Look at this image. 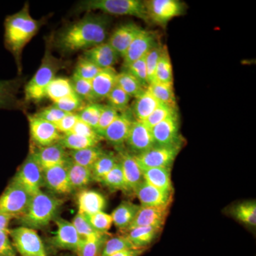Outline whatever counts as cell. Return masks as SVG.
Masks as SVG:
<instances>
[{"instance_id": "1", "label": "cell", "mask_w": 256, "mask_h": 256, "mask_svg": "<svg viewBox=\"0 0 256 256\" xmlns=\"http://www.w3.org/2000/svg\"><path fill=\"white\" fill-rule=\"evenodd\" d=\"M110 22L107 15L87 13L60 32L56 38V46L64 53H70L98 46L105 42Z\"/></svg>"}, {"instance_id": "2", "label": "cell", "mask_w": 256, "mask_h": 256, "mask_svg": "<svg viewBox=\"0 0 256 256\" xmlns=\"http://www.w3.org/2000/svg\"><path fill=\"white\" fill-rule=\"evenodd\" d=\"M42 26V21L34 18L26 4L22 9L5 18L4 43L6 50L14 56L18 68L21 67L23 48L31 41Z\"/></svg>"}, {"instance_id": "3", "label": "cell", "mask_w": 256, "mask_h": 256, "mask_svg": "<svg viewBox=\"0 0 256 256\" xmlns=\"http://www.w3.org/2000/svg\"><path fill=\"white\" fill-rule=\"evenodd\" d=\"M63 204L62 198L41 191L32 196L28 210L16 220L22 226L34 230L44 228L55 220Z\"/></svg>"}, {"instance_id": "4", "label": "cell", "mask_w": 256, "mask_h": 256, "mask_svg": "<svg viewBox=\"0 0 256 256\" xmlns=\"http://www.w3.org/2000/svg\"><path fill=\"white\" fill-rule=\"evenodd\" d=\"M64 67L63 62L52 54L50 46L46 45L41 66L25 86V100L38 102L45 98L46 88Z\"/></svg>"}, {"instance_id": "5", "label": "cell", "mask_w": 256, "mask_h": 256, "mask_svg": "<svg viewBox=\"0 0 256 256\" xmlns=\"http://www.w3.org/2000/svg\"><path fill=\"white\" fill-rule=\"evenodd\" d=\"M80 11H100L104 14L117 16H132L149 21L144 2L140 0H88L82 2Z\"/></svg>"}, {"instance_id": "6", "label": "cell", "mask_w": 256, "mask_h": 256, "mask_svg": "<svg viewBox=\"0 0 256 256\" xmlns=\"http://www.w3.org/2000/svg\"><path fill=\"white\" fill-rule=\"evenodd\" d=\"M32 198L28 191L12 178L0 195V212L16 220L28 210Z\"/></svg>"}, {"instance_id": "7", "label": "cell", "mask_w": 256, "mask_h": 256, "mask_svg": "<svg viewBox=\"0 0 256 256\" xmlns=\"http://www.w3.org/2000/svg\"><path fill=\"white\" fill-rule=\"evenodd\" d=\"M10 236L15 250L22 256H46V248L36 230L20 226L10 229Z\"/></svg>"}, {"instance_id": "8", "label": "cell", "mask_w": 256, "mask_h": 256, "mask_svg": "<svg viewBox=\"0 0 256 256\" xmlns=\"http://www.w3.org/2000/svg\"><path fill=\"white\" fill-rule=\"evenodd\" d=\"M182 144L173 146H154L142 154L134 156L141 169L169 168L171 169Z\"/></svg>"}, {"instance_id": "9", "label": "cell", "mask_w": 256, "mask_h": 256, "mask_svg": "<svg viewBox=\"0 0 256 256\" xmlns=\"http://www.w3.org/2000/svg\"><path fill=\"white\" fill-rule=\"evenodd\" d=\"M144 2L148 20L161 26L182 14L185 10L184 4L178 0H149Z\"/></svg>"}, {"instance_id": "10", "label": "cell", "mask_w": 256, "mask_h": 256, "mask_svg": "<svg viewBox=\"0 0 256 256\" xmlns=\"http://www.w3.org/2000/svg\"><path fill=\"white\" fill-rule=\"evenodd\" d=\"M13 180L20 184L32 196L42 191L44 186V170L32 152L24 162Z\"/></svg>"}, {"instance_id": "11", "label": "cell", "mask_w": 256, "mask_h": 256, "mask_svg": "<svg viewBox=\"0 0 256 256\" xmlns=\"http://www.w3.org/2000/svg\"><path fill=\"white\" fill-rule=\"evenodd\" d=\"M28 120L32 140L40 148L60 142L62 134L57 130L54 124L34 114L28 116Z\"/></svg>"}, {"instance_id": "12", "label": "cell", "mask_w": 256, "mask_h": 256, "mask_svg": "<svg viewBox=\"0 0 256 256\" xmlns=\"http://www.w3.org/2000/svg\"><path fill=\"white\" fill-rule=\"evenodd\" d=\"M156 146L182 144L178 112L162 121L151 129Z\"/></svg>"}, {"instance_id": "13", "label": "cell", "mask_w": 256, "mask_h": 256, "mask_svg": "<svg viewBox=\"0 0 256 256\" xmlns=\"http://www.w3.org/2000/svg\"><path fill=\"white\" fill-rule=\"evenodd\" d=\"M131 110L120 112L114 122L108 126L101 134V138L105 139L107 142L114 144L117 148H121L129 134L130 130L134 120Z\"/></svg>"}, {"instance_id": "14", "label": "cell", "mask_w": 256, "mask_h": 256, "mask_svg": "<svg viewBox=\"0 0 256 256\" xmlns=\"http://www.w3.org/2000/svg\"><path fill=\"white\" fill-rule=\"evenodd\" d=\"M126 143L134 156L142 154L156 146L150 128L144 122L136 120L132 122Z\"/></svg>"}, {"instance_id": "15", "label": "cell", "mask_w": 256, "mask_h": 256, "mask_svg": "<svg viewBox=\"0 0 256 256\" xmlns=\"http://www.w3.org/2000/svg\"><path fill=\"white\" fill-rule=\"evenodd\" d=\"M170 204L160 206H140L137 214L130 226V229L140 226H150L161 230L169 214Z\"/></svg>"}, {"instance_id": "16", "label": "cell", "mask_w": 256, "mask_h": 256, "mask_svg": "<svg viewBox=\"0 0 256 256\" xmlns=\"http://www.w3.org/2000/svg\"><path fill=\"white\" fill-rule=\"evenodd\" d=\"M56 230L50 239V244L57 248L70 250L76 252L82 242L73 224L64 218H55Z\"/></svg>"}, {"instance_id": "17", "label": "cell", "mask_w": 256, "mask_h": 256, "mask_svg": "<svg viewBox=\"0 0 256 256\" xmlns=\"http://www.w3.org/2000/svg\"><path fill=\"white\" fill-rule=\"evenodd\" d=\"M32 152L43 170L66 164L70 160L66 149L60 142L47 146H38V149Z\"/></svg>"}, {"instance_id": "18", "label": "cell", "mask_w": 256, "mask_h": 256, "mask_svg": "<svg viewBox=\"0 0 256 256\" xmlns=\"http://www.w3.org/2000/svg\"><path fill=\"white\" fill-rule=\"evenodd\" d=\"M70 161L66 164L44 170V186H46L56 194L67 195L73 192L68 176V165Z\"/></svg>"}, {"instance_id": "19", "label": "cell", "mask_w": 256, "mask_h": 256, "mask_svg": "<svg viewBox=\"0 0 256 256\" xmlns=\"http://www.w3.org/2000/svg\"><path fill=\"white\" fill-rule=\"evenodd\" d=\"M156 44L158 43L156 35L150 31L142 30L133 40L122 57L124 67L136 60L144 58L148 52Z\"/></svg>"}, {"instance_id": "20", "label": "cell", "mask_w": 256, "mask_h": 256, "mask_svg": "<svg viewBox=\"0 0 256 256\" xmlns=\"http://www.w3.org/2000/svg\"><path fill=\"white\" fill-rule=\"evenodd\" d=\"M143 30L133 22L124 24L116 28L109 37L108 43L122 58L133 40Z\"/></svg>"}, {"instance_id": "21", "label": "cell", "mask_w": 256, "mask_h": 256, "mask_svg": "<svg viewBox=\"0 0 256 256\" xmlns=\"http://www.w3.org/2000/svg\"><path fill=\"white\" fill-rule=\"evenodd\" d=\"M134 194L141 206H160L171 204L173 192L162 191L143 181L134 190Z\"/></svg>"}, {"instance_id": "22", "label": "cell", "mask_w": 256, "mask_h": 256, "mask_svg": "<svg viewBox=\"0 0 256 256\" xmlns=\"http://www.w3.org/2000/svg\"><path fill=\"white\" fill-rule=\"evenodd\" d=\"M119 151V161L122 166L124 180L130 193L134 192L138 185L144 181L142 170L138 164L136 156L129 152L118 148Z\"/></svg>"}, {"instance_id": "23", "label": "cell", "mask_w": 256, "mask_h": 256, "mask_svg": "<svg viewBox=\"0 0 256 256\" xmlns=\"http://www.w3.org/2000/svg\"><path fill=\"white\" fill-rule=\"evenodd\" d=\"M117 72L114 67L102 69L92 80V96L96 102L107 98L117 82Z\"/></svg>"}, {"instance_id": "24", "label": "cell", "mask_w": 256, "mask_h": 256, "mask_svg": "<svg viewBox=\"0 0 256 256\" xmlns=\"http://www.w3.org/2000/svg\"><path fill=\"white\" fill-rule=\"evenodd\" d=\"M82 56L101 69L111 68L117 63L120 56L108 42L84 50Z\"/></svg>"}, {"instance_id": "25", "label": "cell", "mask_w": 256, "mask_h": 256, "mask_svg": "<svg viewBox=\"0 0 256 256\" xmlns=\"http://www.w3.org/2000/svg\"><path fill=\"white\" fill-rule=\"evenodd\" d=\"M78 213L84 215L92 214L104 212L107 204L105 196L95 190H82L77 196Z\"/></svg>"}, {"instance_id": "26", "label": "cell", "mask_w": 256, "mask_h": 256, "mask_svg": "<svg viewBox=\"0 0 256 256\" xmlns=\"http://www.w3.org/2000/svg\"><path fill=\"white\" fill-rule=\"evenodd\" d=\"M142 170L143 180L146 183L162 191L173 192L171 169L169 168H144Z\"/></svg>"}, {"instance_id": "27", "label": "cell", "mask_w": 256, "mask_h": 256, "mask_svg": "<svg viewBox=\"0 0 256 256\" xmlns=\"http://www.w3.org/2000/svg\"><path fill=\"white\" fill-rule=\"evenodd\" d=\"M140 206V205L136 204L130 202H121L110 214L112 218V223L116 226V228L127 232L137 214Z\"/></svg>"}, {"instance_id": "28", "label": "cell", "mask_w": 256, "mask_h": 256, "mask_svg": "<svg viewBox=\"0 0 256 256\" xmlns=\"http://www.w3.org/2000/svg\"><path fill=\"white\" fill-rule=\"evenodd\" d=\"M161 104V102L156 100V98L146 89L142 95L136 98L131 112L136 120L143 122Z\"/></svg>"}, {"instance_id": "29", "label": "cell", "mask_w": 256, "mask_h": 256, "mask_svg": "<svg viewBox=\"0 0 256 256\" xmlns=\"http://www.w3.org/2000/svg\"><path fill=\"white\" fill-rule=\"evenodd\" d=\"M68 176L72 192L85 190L92 181V170L76 164L72 160L68 165Z\"/></svg>"}, {"instance_id": "30", "label": "cell", "mask_w": 256, "mask_h": 256, "mask_svg": "<svg viewBox=\"0 0 256 256\" xmlns=\"http://www.w3.org/2000/svg\"><path fill=\"white\" fill-rule=\"evenodd\" d=\"M160 230L150 226H140L128 230V239L136 248H148L156 238Z\"/></svg>"}, {"instance_id": "31", "label": "cell", "mask_w": 256, "mask_h": 256, "mask_svg": "<svg viewBox=\"0 0 256 256\" xmlns=\"http://www.w3.org/2000/svg\"><path fill=\"white\" fill-rule=\"evenodd\" d=\"M110 236L108 233L99 234L82 239L76 252L78 256H100L104 244Z\"/></svg>"}, {"instance_id": "32", "label": "cell", "mask_w": 256, "mask_h": 256, "mask_svg": "<svg viewBox=\"0 0 256 256\" xmlns=\"http://www.w3.org/2000/svg\"><path fill=\"white\" fill-rule=\"evenodd\" d=\"M105 152L98 146L80 150L70 151L69 156L73 162L92 170L96 162Z\"/></svg>"}, {"instance_id": "33", "label": "cell", "mask_w": 256, "mask_h": 256, "mask_svg": "<svg viewBox=\"0 0 256 256\" xmlns=\"http://www.w3.org/2000/svg\"><path fill=\"white\" fill-rule=\"evenodd\" d=\"M119 162L118 156L112 152H105L92 166V181L100 182L109 172Z\"/></svg>"}, {"instance_id": "34", "label": "cell", "mask_w": 256, "mask_h": 256, "mask_svg": "<svg viewBox=\"0 0 256 256\" xmlns=\"http://www.w3.org/2000/svg\"><path fill=\"white\" fill-rule=\"evenodd\" d=\"M146 89L161 104L176 109V98H175L173 82L164 84V82H154L150 84Z\"/></svg>"}, {"instance_id": "35", "label": "cell", "mask_w": 256, "mask_h": 256, "mask_svg": "<svg viewBox=\"0 0 256 256\" xmlns=\"http://www.w3.org/2000/svg\"><path fill=\"white\" fill-rule=\"evenodd\" d=\"M74 92L70 78L56 77L46 88L45 97L53 101V104Z\"/></svg>"}, {"instance_id": "36", "label": "cell", "mask_w": 256, "mask_h": 256, "mask_svg": "<svg viewBox=\"0 0 256 256\" xmlns=\"http://www.w3.org/2000/svg\"><path fill=\"white\" fill-rule=\"evenodd\" d=\"M18 82L0 80V109L13 108L16 106Z\"/></svg>"}, {"instance_id": "37", "label": "cell", "mask_w": 256, "mask_h": 256, "mask_svg": "<svg viewBox=\"0 0 256 256\" xmlns=\"http://www.w3.org/2000/svg\"><path fill=\"white\" fill-rule=\"evenodd\" d=\"M100 183L108 188L110 191H121L124 193H130L120 161L112 170L104 176Z\"/></svg>"}, {"instance_id": "38", "label": "cell", "mask_w": 256, "mask_h": 256, "mask_svg": "<svg viewBox=\"0 0 256 256\" xmlns=\"http://www.w3.org/2000/svg\"><path fill=\"white\" fill-rule=\"evenodd\" d=\"M116 85L120 88L128 95L134 98H137L140 96L142 95L146 89L140 84L137 79L126 70H122L121 73L118 74Z\"/></svg>"}, {"instance_id": "39", "label": "cell", "mask_w": 256, "mask_h": 256, "mask_svg": "<svg viewBox=\"0 0 256 256\" xmlns=\"http://www.w3.org/2000/svg\"><path fill=\"white\" fill-rule=\"evenodd\" d=\"M100 141L92 138L82 137L78 134L67 133L64 134L60 138V142L65 149L70 150V151L80 150L86 148H92L98 146Z\"/></svg>"}, {"instance_id": "40", "label": "cell", "mask_w": 256, "mask_h": 256, "mask_svg": "<svg viewBox=\"0 0 256 256\" xmlns=\"http://www.w3.org/2000/svg\"><path fill=\"white\" fill-rule=\"evenodd\" d=\"M154 82L172 84L173 82V69L168 50L163 48L154 74Z\"/></svg>"}, {"instance_id": "41", "label": "cell", "mask_w": 256, "mask_h": 256, "mask_svg": "<svg viewBox=\"0 0 256 256\" xmlns=\"http://www.w3.org/2000/svg\"><path fill=\"white\" fill-rule=\"evenodd\" d=\"M233 214L239 222L246 225L255 226L256 225V202H247L237 205L234 208Z\"/></svg>"}, {"instance_id": "42", "label": "cell", "mask_w": 256, "mask_h": 256, "mask_svg": "<svg viewBox=\"0 0 256 256\" xmlns=\"http://www.w3.org/2000/svg\"><path fill=\"white\" fill-rule=\"evenodd\" d=\"M136 248L126 236L109 237L104 244L100 256H110L126 249Z\"/></svg>"}, {"instance_id": "43", "label": "cell", "mask_w": 256, "mask_h": 256, "mask_svg": "<svg viewBox=\"0 0 256 256\" xmlns=\"http://www.w3.org/2000/svg\"><path fill=\"white\" fill-rule=\"evenodd\" d=\"M102 106L104 105L99 102L88 104L82 110L77 112L79 119L82 120V122H86L96 130L100 118Z\"/></svg>"}, {"instance_id": "44", "label": "cell", "mask_w": 256, "mask_h": 256, "mask_svg": "<svg viewBox=\"0 0 256 256\" xmlns=\"http://www.w3.org/2000/svg\"><path fill=\"white\" fill-rule=\"evenodd\" d=\"M70 80L74 92L80 99L88 104L96 102L92 96V80L79 78L74 74Z\"/></svg>"}, {"instance_id": "45", "label": "cell", "mask_w": 256, "mask_h": 256, "mask_svg": "<svg viewBox=\"0 0 256 256\" xmlns=\"http://www.w3.org/2000/svg\"><path fill=\"white\" fill-rule=\"evenodd\" d=\"M108 105L110 106L118 112L127 110L131 97L124 92L117 85L111 90L107 97Z\"/></svg>"}, {"instance_id": "46", "label": "cell", "mask_w": 256, "mask_h": 256, "mask_svg": "<svg viewBox=\"0 0 256 256\" xmlns=\"http://www.w3.org/2000/svg\"><path fill=\"white\" fill-rule=\"evenodd\" d=\"M101 70L102 69L82 56L77 62L74 75L86 80H92Z\"/></svg>"}, {"instance_id": "47", "label": "cell", "mask_w": 256, "mask_h": 256, "mask_svg": "<svg viewBox=\"0 0 256 256\" xmlns=\"http://www.w3.org/2000/svg\"><path fill=\"white\" fill-rule=\"evenodd\" d=\"M92 228L100 234L108 233L112 224L110 214L104 212H98L92 214L85 215Z\"/></svg>"}, {"instance_id": "48", "label": "cell", "mask_w": 256, "mask_h": 256, "mask_svg": "<svg viewBox=\"0 0 256 256\" xmlns=\"http://www.w3.org/2000/svg\"><path fill=\"white\" fill-rule=\"evenodd\" d=\"M53 105L66 114H76V112H79L86 106L85 102L74 92L54 102Z\"/></svg>"}, {"instance_id": "49", "label": "cell", "mask_w": 256, "mask_h": 256, "mask_svg": "<svg viewBox=\"0 0 256 256\" xmlns=\"http://www.w3.org/2000/svg\"><path fill=\"white\" fill-rule=\"evenodd\" d=\"M124 70L134 77L144 88L149 86L148 79V72L146 63V56L124 67Z\"/></svg>"}, {"instance_id": "50", "label": "cell", "mask_w": 256, "mask_h": 256, "mask_svg": "<svg viewBox=\"0 0 256 256\" xmlns=\"http://www.w3.org/2000/svg\"><path fill=\"white\" fill-rule=\"evenodd\" d=\"M162 50L163 46L158 44L146 56V72H148L149 85L154 82L156 66H158V62L161 56Z\"/></svg>"}, {"instance_id": "51", "label": "cell", "mask_w": 256, "mask_h": 256, "mask_svg": "<svg viewBox=\"0 0 256 256\" xmlns=\"http://www.w3.org/2000/svg\"><path fill=\"white\" fill-rule=\"evenodd\" d=\"M178 112V109L173 108L164 104H162L159 107L156 108V110L153 111L152 114L143 121L150 129L156 124H159L162 121L164 120L173 114Z\"/></svg>"}, {"instance_id": "52", "label": "cell", "mask_w": 256, "mask_h": 256, "mask_svg": "<svg viewBox=\"0 0 256 256\" xmlns=\"http://www.w3.org/2000/svg\"><path fill=\"white\" fill-rule=\"evenodd\" d=\"M72 223L76 230L77 233L78 234L79 236L82 239L89 238L100 234L92 228L85 215L78 212L74 216Z\"/></svg>"}, {"instance_id": "53", "label": "cell", "mask_w": 256, "mask_h": 256, "mask_svg": "<svg viewBox=\"0 0 256 256\" xmlns=\"http://www.w3.org/2000/svg\"><path fill=\"white\" fill-rule=\"evenodd\" d=\"M120 112L114 110L112 107L108 105H104L102 106V111L100 118H99L98 124L96 127V131L99 136H101L102 133L106 130V128L116 119L118 116ZM101 138V137H100Z\"/></svg>"}, {"instance_id": "54", "label": "cell", "mask_w": 256, "mask_h": 256, "mask_svg": "<svg viewBox=\"0 0 256 256\" xmlns=\"http://www.w3.org/2000/svg\"><path fill=\"white\" fill-rule=\"evenodd\" d=\"M67 114H68L60 110L55 106L52 105L44 108H42V110L34 114V116L54 124L63 118L64 117H65Z\"/></svg>"}, {"instance_id": "55", "label": "cell", "mask_w": 256, "mask_h": 256, "mask_svg": "<svg viewBox=\"0 0 256 256\" xmlns=\"http://www.w3.org/2000/svg\"><path fill=\"white\" fill-rule=\"evenodd\" d=\"M72 134H78V136H82V137L92 138V139L100 141L102 138L98 134L95 130L90 126L82 122V120L79 119L76 124L70 130Z\"/></svg>"}, {"instance_id": "56", "label": "cell", "mask_w": 256, "mask_h": 256, "mask_svg": "<svg viewBox=\"0 0 256 256\" xmlns=\"http://www.w3.org/2000/svg\"><path fill=\"white\" fill-rule=\"evenodd\" d=\"M0 256H16V250L10 236V229L0 230Z\"/></svg>"}, {"instance_id": "57", "label": "cell", "mask_w": 256, "mask_h": 256, "mask_svg": "<svg viewBox=\"0 0 256 256\" xmlns=\"http://www.w3.org/2000/svg\"><path fill=\"white\" fill-rule=\"evenodd\" d=\"M79 120L78 114H68L65 117L58 121V122L54 124L56 128L62 134H67L70 132V130L73 129L74 126L76 124L77 121Z\"/></svg>"}, {"instance_id": "58", "label": "cell", "mask_w": 256, "mask_h": 256, "mask_svg": "<svg viewBox=\"0 0 256 256\" xmlns=\"http://www.w3.org/2000/svg\"><path fill=\"white\" fill-rule=\"evenodd\" d=\"M146 248H130L112 254L110 256H140Z\"/></svg>"}, {"instance_id": "59", "label": "cell", "mask_w": 256, "mask_h": 256, "mask_svg": "<svg viewBox=\"0 0 256 256\" xmlns=\"http://www.w3.org/2000/svg\"><path fill=\"white\" fill-rule=\"evenodd\" d=\"M14 218V217L11 216L0 212V230L9 229L10 222Z\"/></svg>"}]
</instances>
